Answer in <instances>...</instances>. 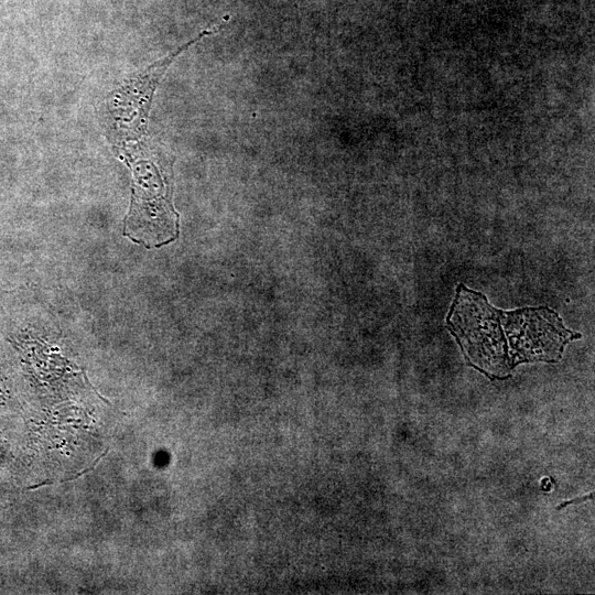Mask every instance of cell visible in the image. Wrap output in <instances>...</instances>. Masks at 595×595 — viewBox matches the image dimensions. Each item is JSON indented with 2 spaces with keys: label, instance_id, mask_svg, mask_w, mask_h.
<instances>
[{
  "label": "cell",
  "instance_id": "cell-2",
  "mask_svg": "<svg viewBox=\"0 0 595 595\" xmlns=\"http://www.w3.org/2000/svg\"><path fill=\"white\" fill-rule=\"evenodd\" d=\"M593 496H594V494L591 493V494H588V495H586V496H580V497H577V498H575V499H571V500H567V501H563L561 505H559V506L556 507V509H558V510H561L562 508L566 507L567 505L576 504V502H580V501H585V500H587V499H593Z\"/></svg>",
  "mask_w": 595,
  "mask_h": 595
},
{
  "label": "cell",
  "instance_id": "cell-1",
  "mask_svg": "<svg viewBox=\"0 0 595 595\" xmlns=\"http://www.w3.org/2000/svg\"><path fill=\"white\" fill-rule=\"evenodd\" d=\"M446 326L468 364L496 379L523 363L556 361L565 346L581 337L550 307L498 310L463 283L456 286Z\"/></svg>",
  "mask_w": 595,
  "mask_h": 595
}]
</instances>
